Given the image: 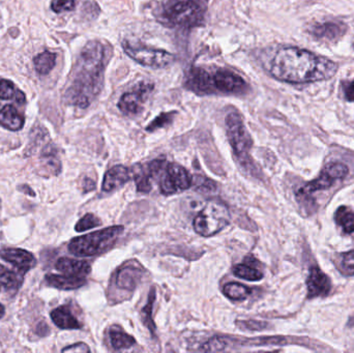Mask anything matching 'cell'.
Instances as JSON below:
<instances>
[{
	"mask_svg": "<svg viewBox=\"0 0 354 353\" xmlns=\"http://www.w3.org/2000/svg\"><path fill=\"white\" fill-rule=\"evenodd\" d=\"M107 60V51L103 44L93 41L85 45L64 91L66 104L85 109L93 103L103 88Z\"/></svg>",
	"mask_w": 354,
	"mask_h": 353,
	"instance_id": "cell-1",
	"label": "cell"
},
{
	"mask_svg": "<svg viewBox=\"0 0 354 353\" xmlns=\"http://www.w3.org/2000/svg\"><path fill=\"white\" fill-rule=\"evenodd\" d=\"M338 64L309 50L297 47L282 48L270 64V74L277 80L291 84L318 82L333 78Z\"/></svg>",
	"mask_w": 354,
	"mask_h": 353,
	"instance_id": "cell-2",
	"label": "cell"
},
{
	"mask_svg": "<svg viewBox=\"0 0 354 353\" xmlns=\"http://www.w3.org/2000/svg\"><path fill=\"white\" fill-rule=\"evenodd\" d=\"M151 178L159 182L163 194L172 195L187 190L192 187V176L185 167L164 160H155L147 164Z\"/></svg>",
	"mask_w": 354,
	"mask_h": 353,
	"instance_id": "cell-3",
	"label": "cell"
},
{
	"mask_svg": "<svg viewBox=\"0 0 354 353\" xmlns=\"http://www.w3.org/2000/svg\"><path fill=\"white\" fill-rule=\"evenodd\" d=\"M124 232V226H112L86 236L74 238L68 245V251L75 256L91 257L109 250Z\"/></svg>",
	"mask_w": 354,
	"mask_h": 353,
	"instance_id": "cell-4",
	"label": "cell"
},
{
	"mask_svg": "<svg viewBox=\"0 0 354 353\" xmlns=\"http://www.w3.org/2000/svg\"><path fill=\"white\" fill-rule=\"evenodd\" d=\"M227 137L236 161L245 171H255L253 160L250 158L253 140L245 128L243 117L237 112H231L226 117Z\"/></svg>",
	"mask_w": 354,
	"mask_h": 353,
	"instance_id": "cell-5",
	"label": "cell"
},
{
	"mask_svg": "<svg viewBox=\"0 0 354 353\" xmlns=\"http://www.w3.org/2000/svg\"><path fill=\"white\" fill-rule=\"evenodd\" d=\"M161 17L171 26L193 28L202 25L204 12L195 0H167L162 6Z\"/></svg>",
	"mask_w": 354,
	"mask_h": 353,
	"instance_id": "cell-6",
	"label": "cell"
},
{
	"mask_svg": "<svg viewBox=\"0 0 354 353\" xmlns=\"http://www.w3.org/2000/svg\"><path fill=\"white\" fill-rule=\"evenodd\" d=\"M230 223V213L222 203L210 201L194 220L196 233L209 238L222 231Z\"/></svg>",
	"mask_w": 354,
	"mask_h": 353,
	"instance_id": "cell-7",
	"label": "cell"
},
{
	"mask_svg": "<svg viewBox=\"0 0 354 353\" xmlns=\"http://www.w3.org/2000/svg\"><path fill=\"white\" fill-rule=\"evenodd\" d=\"M122 48L127 55L143 66L159 68L169 66L174 61V54L163 49L147 47V46L133 45L130 41H122Z\"/></svg>",
	"mask_w": 354,
	"mask_h": 353,
	"instance_id": "cell-8",
	"label": "cell"
},
{
	"mask_svg": "<svg viewBox=\"0 0 354 353\" xmlns=\"http://www.w3.org/2000/svg\"><path fill=\"white\" fill-rule=\"evenodd\" d=\"M349 169L345 164H328L322 170L320 175L312 182L299 189L297 192V197H308L318 191L328 190L337 180H343L348 174Z\"/></svg>",
	"mask_w": 354,
	"mask_h": 353,
	"instance_id": "cell-9",
	"label": "cell"
},
{
	"mask_svg": "<svg viewBox=\"0 0 354 353\" xmlns=\"http://www.w3.org/2000/svg\"><path fill=\"white\" fill-rule=\"evenodd\" d=\"M210 95L214 93H243L248 89V83L239 74L227 68H220L209 72L208 77Z\"/></svg>",
	"mask_w": 354,
	"mask_h": 353,
	"instance_id": "cell-10",
	"label": "cell"
},
{
	"mask_svg": "<svg viewBox=\"0 0 354 353\" xmlns=\"http://www.w3.org/2000/svg\"><path fill=\"white\" fill-rule=\"evenodd\" d=\"M153 83L143 82L134 90L124 93L118 102V108L126 115H136L143 110L147 97L153 91Z\"/></svg>",
	"mask_w": 354,
	"mask_h": 353,
	"instance_id": "cell-11",
	"label": "cell"
},
{
	"mask_svg": "<svg viewBox=\"0 0 354 353\" xmlns=\"http://www.w3.org/2000/svg\"><path fill=\"white\" fill-rule=\"evenodd\" d=\"M347 25L340 21H328L313 25L310 29V33L317 41L336 43L347 32Z\"/></svg>",
	"mask_w": 354,
	"mask_h": 353,
	"instance_id": "cell-12",
	"label": "cell"
},
{
	"mask_svg": "<svg viewBox=\"0 0 354 353\" xmlns=\"http://www.w3.org/2000/svg\"><path fill=\"white\" fill-rule=\"evenodd\" d=\"M308 298L328 296L332 290V281L318 267L310 269L307 279Z\"/></svg>",
	"mask_w": 354,
	"mask_h": 353,
	"instance_id": "cell-13",
	"label": "cell"
},
{
	"mask_svg": "<svg viewBox=\"0 0 354 353\" xmlns=\"http://www.w3.org/2000/svg\"><path fill=\"white\" fill-rule=\"evenodd\" d=\"M0 258L16 267L19 271H28L37 265V259L30 252L22 249H3Z\"/></svg>",
	"mask_w": 354,
	"mask_h": 353,
	"instance_id": "cell-14",
	"label": "cell"
},
{
	"mask_svg": "<svg viewBox=\"0 0 354 353\" xmlns=\"http://www.w3.org/2000/svg\"><path fill=\"white\" fill-rule=\"evenodd\" d=\"M132 178V171L122 165H116L106 172L102 189L105 192H111L126 184Z\"/></svg>",
	"mask_w": 354,
	"mask_h": 353,
	"instance_id": "cell-15",
	"label": "cell"
},
{
	"mask_svg": "<svg viewBox=\"0 0 354 353\" xmlns=\"http://www.w3.org/2000/svg\"><path fill=\"white\" fill-rule=\"evenodd\" d=\"M55 267L57 271L66 275L77 276V277H85L91 271V265L87 261L76 260L68 257L58 259Z\"/></svg>",
	"mask_w": 354,
	"mask_h": 353,
	"instance_id": "cell-16",
	"label": "cell"
},
{
	"mask_svg": "<svg viewBox=\"0 0 354 353\" xmlns=\"http://www.w3.org/2000/svg\"><path fill=\"white\" fill-rule=\"evenodd\" d=\"M142 277L143 271L141 269L134 265H127L118 271L116 284L122 289L133 292L140 284Z\"/></svg>",
	"mask_w": 354,
	"mask_h": 353,
	"instance_id": "cell-17",
	"label": "cell"
},
{
	"mask_svg": "<svg viewBox=\"0 0 354 353\" xmlns=\"http://www.w3.org/2000/svg\"><path fill=\"white\" fill-rule=\"evenodd\" d=\"M45 279L48 285L60 290L78 289L86 284L84 278L77 276L47 275Z\"/></svg>",
	"mask_w": 354,
	"mask_h": 353,
	"instance_id": "cell-18",
	"label": "cell"
},
{
	"mask_svg": "<svg viewBox=\"0 0 354 353\" xmlns=\"http://www.w3.org/2000/svg\"><path fill=\"white\" fill-rule=\"evenodd\" d=\"M51 318L55 325L62 330H80L82 327V325L66 306L54 309L51 312Z\"/></svg>",
	"mask_w": 354,
	"mask_h": 353,
	"instance_id": "cell-19",
	"label": "cell"
},
{
	"mask_svg": "<svg viewBox=\"0 0 354 353\" xmlns=\"http://www.w3.org/2000/svg\"><path fill=\"white\" fill-rule=\"evenodd\" d=\"M252 259H253V256L247 257L245 263L235 265L233 267V273L236 277L247 280V281H260L263 278V273L258 269L259 261L254 259L253 263H252Z\"/></svg>",
	"mask_w": 354,
	"mask_h": 353,
	"instance_id": "cell-20",
	"label": "cell"
},
{
	"mask_svg": "<svg viewBox=\"0 0 354 353\" xmlns=\"http://www.w3.org/2000/svg\"><path fill=\"white\" fill-rule=\"evenodd\" d=\"M24 117L12 105L0 109V126L10 131H20L24 126Z\"/></svg>",
	"mask_w": 354,
	"mask_h": 353,
	"instance_id": "cell-21",
	"label": "cell"
},
{
	"mask_svg": "<svg viewBox=\"0 0 354 353\" xmlns=\"http://www.w3.org/2000/svg\"><path fill=\"white\" fill-rule=\"evenodd\" d=\"M131 171L134 176L137 191L141 193L151 192L153 186H151V174L149 166L137 164Z\"/></svg>",
	"mask_w": 354,
	"mask_h": 353,
	"instance_id": "cell-22",
	"label": "cell"
},
{
	"mask_svg": "<svg viewBox=\"0 0 354 353\" xmlns=\"http://www.w3.org/2000/svg\"><path fill=\"white\" fill-rule=\"evenodd\" d=\"M0 99H14L15 102L22 105L26 101V97L23 91L14 84V82L0 78Z\"/></svg>",
	"mask_w": 354,
	"mask_h": 353,
	"instance_id": "cell-23",
	"label": "cell"
},
{
	"mask_svg": "<svg viewBox=\"0 0 354 353\" xmlns=\"http://www.w3.org/2000/svg\"><path fill=\"white\" fill-rule=\"evenodd\" d=\"M110 341H111L112 347L115 350H128L133 347L136 344V340L124 333L120 327H113L110 331Z\"/></svg>",
	"mask_w": 354,
	"mask_h": 353,
	"instance_id": "cell-24",
	"label": "cell"
},
{
	"mask_svg": "<svg viewBox=\"0 0 354 353\" xmlns=\"http://www.w3.org/2000/svg\"><path fill=\"white\" fill-rule=\"evenodd\" d=\"M35 70L37 74L45 76L49 74L56 64V54L53 52L44 51L33 58Z\"/></svg>",
	"mask_w": 354,
	"mask_h": 353,
	"instance_id": "cell-25",
	"label": "cell"
},
{
	"mask_svg": "<svg viewBox=\"0 0 354 353\" xmlns=\"http://www.w3.org/2000/svg\"><path fill=\"white\" fill-rule=\"evenodd\" d=\"M335 221L344 230L345 233L354 232V213L346 207H340L335 213Z\"/></svg>",
	"mask_w": 354,
	"mask_h": 353,
	"instance_id": "cell-26",
	"label": "cell"
},
{
	"mask_svg": "<svg viewBox=\"0 0 354 353\" xmlns=\"http://www.w3.org/2000/svg\"><path fill=\"white\" fill-rule=\"evenodd\" d=\"M225 296L232 300H245L249 298L252 294L251 289L243 284L237 283V282H230L226 284L224 287Z\"/></svg>",
	"mask_w": 354,
	"mask_h": 353,
	"instance_id": "cell-27",
	"label": "cell"
},
{
	"mask_svg": "<svg viewBox=\"0 0 354 353\" xmlns=\"http://www.w3.org/2000/svg\"><path fill=\"white\" fill-rule=\"evenodd\" d=\"M156 296H157V290L156 288H151L149 292V300H147V306L141 311V317H142L143 325L149 330L151 335L156 336V325L153 321V304L156 302Z\"/></svg>",
	"mask_w": 354,
	"mask_h": 353,
	"instance_id": "cell-28",
	"label": "cell"
},
{
	"mask_svg": "<svg viewBox=\"0 0 354 353\" xmlns=\"http://www.w3.org/2000/svg\"><path fill=\"white\" fill-rule=\"evenodd\" d=\"M192 186L196 192L201 193V194H214L218 191L216 182L206 176L200 175V174H196L192 178Z\"/></svg>",
	"mask_w": 354,
	"mask_h": 353,
	"instance_id": "cell-29",
	"label": "cell"
},
{
	"mask_svg": "<svg viewBox=\"0 0 354 353\" xmlns=\"http://www.w3.org/2000/svg\"><path fill=\"white\" fill-rule=\"evenodd\" d=\"M336 265L343 276L353 277L354 276V251L339 255Z\"/></svg>",
	"mask_w": 354,
	"mask_h": 353,
	"instance_id": "cell-30",
	"label": "cell"
},
{
	"mask_svg": "<svg viewBox=\"0 0 354 353\" xmlns=\"http://www.w3.org/2000/svg\"><path fill=\"white\" fill-rule=\"evenodd\" d=\"M176 115V111L165 112V113L160 114L147 126V132H155V131L159 130V128L169 126L174 122Z\"/></svg>",
	"mask_w": 354,
	"mask_h": 353,
	"instance_id": "cell-31",
	"label": "cell"
},
{
	"mask_svg": "<svg viewBox=\"0 0 354 353\" xmlns=\"http://www.w3.org/2000/svg\"><path fill=\"white\" fill-rule=\"evenodd\" d=\"M101 225V220L97 216L93 215V213H87V215H85L84 217L79 220L75 229H76L77 232H83L86 231V230L93 229V228L99 227Z\"/></svg>",
	"mask_w": 354,
	"mask_h": 353,
	"instance_id": "cell-32",
	"label": "cell"
},
{
	"mask_svg": "<svg viewBox=\"0 0 354 353\" xmlns=\"http://www.w3.org/2000/svg\"><path fill=\"white\" fill-rule=\"evenodd\" d=\"M19 284L18 276L0 265V285L6 288H15L18 287Z\"/></svg>",
	"mask_w": 354,
	"mask_h": 353,
	"instance_id": "cell-33",
	"label": "cell"
},
{
	"mask_svg": "<svg viewBox=\"0 0 354 353\" xmlns=\"http://www.w3.org/2000/svg\"><path fill=\"white\" fill-rule=\"evenodd\" d=\"M227 342L223 338H212L209 341L206 342L200 350L204 352H218L226 350Z\"/></svg>",
	"mask_w": 354,
	"mask_h": 353,
	"instance_id": "cell-34",
	"label": "cell"
},
{
	"mask_svg": "<svg viewBox=\"0 0 354 353\" xmlns=\"http://www.w3.org/2000/svg\"><path fill=\"white\" fill-rule=\"evenodd\" d=\"M76 6V0H52L51 8L54 12H70Z\"/></svg>",
	"mask_w": 354,
	"mask_h": 353,
	"instance_id": "cell-35",
	"label": "cell"
},
{
	"mask_svg": "<svg viewBox=\"0 0 354 353\" xmlns=\"http://www.w3.org/2000/svg\"><path fill=\"white\" fill-rule=\"evenodd\" d=\"M237 325L243 327L245 330H252V331H260V330L266 329L268 327V323H258V321H243L241 323H237Z\"/></svg>",
	"mask_w": 354,
	"mask_h": 353,
	"instance_id": "cell-36",
	"label": "cell"
},
{
	"mask_svg": "<svg viewBox=\"0 0 354 353\" xmlns=\"http://www.w3.org/2000/svg\"><path fill=\"white\" fill-rule=\"evenodd\" d=\"M342 87L345 99L349 102H354V81H345Z\"/></svg>",
	"mask_w": 354,
	"mask_h": 353,
	"instance_id": "cell-37",
	"label": "cell"
},
{
	"mask_svg": "<svg viewBox=\"0 0 354 353\" xmlns=\"http://www.w3.org/2000/svg\"><path fill=\"white\" fill-rule=\"evenodd\" d=\"M62 352H91V348L85 343H77L70 347L64 348Z\"/></svg>",
	"mask_w": 354,
	"mask_h": 353,
	"instance_id": "cell-38",
	"label": "cell"
},
{
	"mask_svg": "<svg viewBox=\"0 0 354 353\" xmlns=\"http://www.w3.org/2000/svg\"><path fill=\"white\" fill-rule=\"evenodd\" d=\"M82 188H83V192L84 193H88L91 192V191L95 190V182L93 180H91V178H86L83 180L82 182Z\"/></svg>",
	"mask_w": 354,
	"mask_h": 353,
	"instance_id": "cell-39",
	"label": "cell"
},
{
	"mask_svg": "<svg viewBox=\"0 0 354 353\" xmlns=\"http://www.w3.org/2000/svg\"><path fill=\"white\" fill-rule=\"evenodd\" d=\"M4 313H6V310H4V307L0 304V318L4 316Z\"/></svg>",
	"mask_w": 354,
	"mask_h": 353,
	"instance_id": "cell-40",
	"label": "cell"
},
{
	"mask_svg": "<svg viewBox=\"0 0 354 353\" xmlns=\"http://www.w3.org/2000/svg\"><path fill=\"white\" fill-rule=\"evenodd\" d=\"M0 287H1V285H0Z\"/></svg>",
	"mask_w": 354,
	"mask_h": 353,
	"instance_id": "cell-41",
	"label": "cell"
}]
</instances>
